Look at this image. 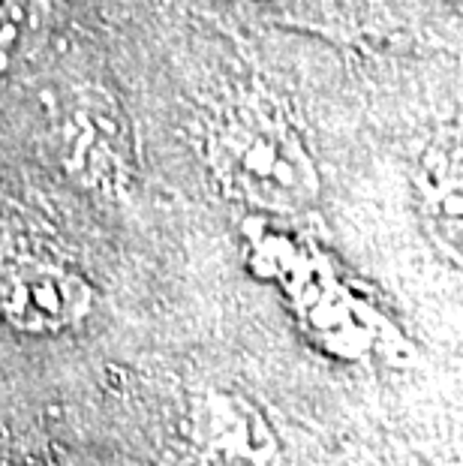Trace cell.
Masks as SVG:
<instances>
[{"label":"cell","instance_id":"1","mask_svg":"<svg viewBox=\"0 0 463 466\" xmlns=\"http://www.w3.org/2000/svg\"><path fill=\"white\" fill-rule=\"evenodd\" d=\"M232 147L235 181L250 187L256 196H307L310 168L298 154H289L286 136L268 127L259 130H232L226 138Z\"/></svg>","mask_w":463,"mask_h":466},{"label":"cell","instance_id":"2","mask_svg":"<svg viewBox=\"0 0 463 466\" xmlns=\"http://www.w3.org/2000/svg\"><path fill=\"white\" fill-rule=\"evenodd\" d=\"M78 299L82 283L48 268H13L0 277V307H6V313L22 325L39 322L43 329H52L70 322Z\"/></svg>","mask_w":463,"mask_h":466}]
</instances>
